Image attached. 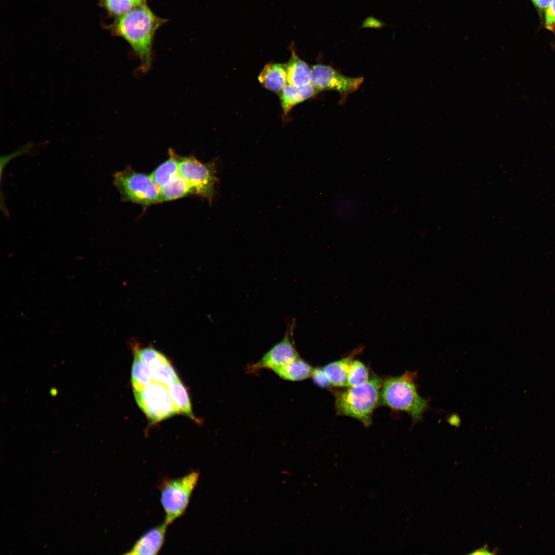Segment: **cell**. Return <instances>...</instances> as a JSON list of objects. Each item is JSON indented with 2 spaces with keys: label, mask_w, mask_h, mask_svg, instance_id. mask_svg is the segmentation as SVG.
<instances>
[{
  "label": "cell",
  "mask_w": 555,
  "mask_h": 555,
  "mask_svg": "<svg viewBox=\"0 0 555 555\" xmlns=\"http://www.w3.org/2000/svg\"><path fill=\"white\" fill-rule=\"evenodd\" d=\"M142 4H146V0H139Z\"/></svg>",
  "instance_id": "obj_31"
},
{
  "label": "cell",
  "mask_w": 555,
  "mask_h": 555,
  "mask_svg": "<svg viewBox=\"0 0 555 555\" xmlns=\"http://www.w3.org/2000/svg\"><path fill=\"white\" fill-rule=\"evenodd\" d=\"M290 47L291 57L286 64L287 82L289 84L297 87L311 84V68L298 57L293 45Z\"/></svg>",
  "instance_id": "obj_13"
},
{
  "label": "cell",
  "mask_w": 555,
  "mask_h": 555,
  "mask_svg": "<svg viewBox=\"0 0 555 555\" xmlns=\"http://www.w3.org/2000/svg\"><path fill=\"white\" fill-rule=\"evenodd\" d=\"M167 387L170 397L177 414L185 415L198 422L199 420L193 414L188 392L180 380L172 383Z\"/></svg>",
  "instance_id": "obj_14"
},
{
  "label": "cell",
  "mask_w": 555,
  "mask_h": 555,
  "mask_svg": "<svg viewBox=\"0 0 555 555\" xmlns=\"http://www.w3.org/2000/svg\"><path fill=\"white\" fill-rule=\"evenodd\" d=\"M170 157L161 164L152 173L151 177L157 186L160 188L178 173L180 157L170 150Z\"/></svg>",
  "instance_id": "obj_18"
},
{
  "label": "cell",
  "mask_w": 555,
  "mask_h": 555,
  "mask_svg": "<svg viewBox=\"0 0 555 555\" xmlns=\"http://www.w3.org/2000/svg\"><path fill=\"white\" fill-rule=\"evenodd\" d=\"M318 92L311 84L301 87L286 85L280 94L284 115L286 116L295 105L313 97Z\"/></svg>",
  "instance_id": "obj_12"
},
{
  "label": "cell",
  "mask_w": 555,
  "mask_h": 555,
  "mask_svg": "<svg viewBox=\"0 0 555 555\" xmlns=\"http://www.w3.org/2000/svg\"><path fill=\"white\" fill-rule=\"evenodd\" d=\"M104 5L109 13L118 17L137 6L130 0H104Z\"/></svg>",
  "instance_id": "obj_23"
},
{
  "label": "cell",
  "mask_w": 555,
  "mask_h": 555,
  "mask_svg": "<svg viewBox=\"0 0 555 555\" xmlns=\"http://www.w3.org/2000/svg\"><path fill=\"white\" fill-rule=\"evenodd\" d=\"M164 22V20L155 15L144 4L135 6L119 17L113 24L114 32L129 43L138 57L143 71L151 66L154 36Z\"/></svg>",
  "instance_id": "obj_1"
},
{
  "label": "cell",
  "mask_w": 555,
  "mask_h": 555,
  "mask_svg": "<svg viewBox=\"0 0 555 555\" xmlns=\"http://www.w3.org/2000/svg\"><path fill=\"white\" fill-rule=\"evenodd\" d=\"M294 324L288 326L281 341L267 351L261 359L248 367V371L254 373L262 369H273L283 366L300 357L293 340Z\"/></svg>",
  "instance_id": "obj_9"
},
{
  "label": "cell",
  "mask_w": 555,
  "mask_h": 555,
  "mask_svg": "<svg viewBox=\"0 0 555 555\" xmlns=\"http://www.w3.org/2000/svg\"><path fill=\"white\" fill-rule=\"evenodd\" d=\"M258 79L265 88L275 92L281 91L286 85V64L269 63L260 72Z\"/></svg>",
  "instance_id": "obj_11"
},
{
  "label": "cell",
  "mask_w": 555,
  "mask_h": 555,
  "mask_svg": "<svg viewBox=\"0 0 555 555\" xmlns=\"http://www.w3.org/2000/svg\"><path fill=\"white\" fill-rule=\"evenodd\" d=\"M381 378L373 376L360 385L348 387L335 394L338 414L355 418L365 426L371 423L373 413L380 403Z\"/></svg>",
  "instance_id": "obj_3"
},
{
  "label": "cell",
  "mask_w": 555,
  "mask_h": 555,
  "mask_svg": "<svg viewBox=\"0 0 555 555\" xmlns=\"http://www.w3.org/2000/svg\"><path fill=\"white\" fill-rule=\"evenodd\" d=\"M311 84L319 91L329 90L347 95L356 91L362 83L363 78L345 76L331 67L318 64L311 68Z\"/></svg>",
  "instance_id": "obj_8"
},
{
  "label": "cell",
  "mask_w": 555,
  "mask_h": 555,
  "mask_svg": "<svg viewBox=\"0 0 555 555\" xmlns=\"http://www.w3.org/2000/svg\"><path fill=\"white\" fill-rule=\"evenodd\" d=\"M153 381L168 386L180 380L175 369L167 358L150 367Z\"/></svg>",
  "instance_id": "obj_20"
},
{
  "label": "cell",
  "mask_w": 555,
  "mask_h": 555,
  "mask_svg": "<svg viewBox=\"0 0 555 555\" xmlns=\"http://www.w3.org/2000/svg\"><path fill=\"white\" fill-rule=\"evenodd\" d=\"M199 477V473L194 471L183 476L162 482L160 486V500L167 524H171L184 513Z\"/></svg>",
  "instance_id": "obj_4"
},
{
  "label": "cell",
  "mask_w": 555,
  "mask_h": 555,
  "mask_svg": "<svg viewBox=\"0 0 555 555\" xmlns=\"http://www.w3.org/2000/svg\"><path fill=\"white\" fill-rule=\"evenodd\" d=\"M131 381L133 391H140L153 382L150 367L134 355L131 371Z\"/></svg>",
  "instance_id": "obj_19"
},
{
  "label": "cell",
  "mask_w": 555,
  "mask_h": 555,
  "mask_svg": "<svg viewBox=\"0 0 555 555\" xmlns=\"http://www.w3.org/2000/svg\"><path fill=\"white\" fill-rule=\"evenodd\" d=\"M368 379V371L365 365L358 360L353 361L348 372L347 387L360 385Z\"/></svg>",
  "instance_id": "obj_22"
},
{
  "label": "cell",
  "mask_w": 555,
  "mask_h": 555,
  "mask_svg": "<svg viewBox=\"0 0 555 555\" xmlns=\"http://www.w3.org/2000/svg\"><path fill=\"white\" fill-rule=\"evenodd\" d=\"M168 524L164 523L147 531L125 554L138 555L157 554L164 542Z\"/></svg>",
  "instance_id": "obj_10"
},
{
  "label": "cell",
  "mask_w": 555,
  "mask_h": 555,
  "mask_svg": "<svg viewBox=\"0 0 555 555\" xmlns=\"http://www.w3.org/2000/svg\"><path fill=\"white\" fill-rule=\"evenodd\" d=\"M311 377L313 382L321 387L326 388L331 385L323 367L313 368Z\"/></svg>",
  "instance_id": "obj_25"
},
{
  "label": "cell",
  "mask_w": 555,
  "mask_h": 555,
  "mask_svg": "<svg viewBox=\"0 0 555 555\" xmlns=\"http://www.w3.org/2000/svg\"><path fill=\"white\" fill-rule=\"evenodd\" d=\"M554 0H532L534 5L540 9H546Z\"/></svg>",
  "instance_id": "obj_28"
},
{
  "label": "cell",
  "mask_w": 555,
  "mask_h": 555,
  "mask_svg": "<svg viewBox=\"0 0 555 555\" xmlns=\"http://www.w3.org/2000/svg\"><path fill=\"white\" fill-rule=\"evenodd\" d=\"M114 184L124 200L143 206L160 202L159 188L151 175L125 169L114 174Z\"/></svg>",
  "instance_id": "obj_5"
},
{
  "label": "cell",
  "mask_w": 555,
  "mask_h": 555,
  "mask_svg": "<svg viewBox=\"0 0 555 555\" xmlns=\"http://www.w3.org/2000/svg\"><path fill=\"white\" fill-rule=\"evenodd\" d=\"M33 147V144L29 143L19 148L15 152L5 156H3L1 158V178L2 177L3 171L6 165L12 159L17 156L22 155L30 152Z\"/></svg>",
  "instance_id": "obj_24"
},
{
  "label": "cell",
  "mask_w": 555,
  "mask_h": 555,
  "mask_svg": "<svg viewBox=\"0 0 555 555\" xmlns=\"http://www.w3.org/2000/svg\"><path fill=\"white\" fill-rule=\"evenodd\" d=\"M130 1H132V2H133V3H134V4H135L136 5H137V6H138V5H141V4H142V3H141V2H140V1H139V0H130Z\"/></svg>",
  "instance_id": "obj_30"
},
{
  "label": "cell",
  "mask_w": 555,
  "mask_h": 555,
  "mask_svg": "<svg viewBox=\"0 0 555 555\" xmlns=\"http://www.w3.org/2000/svg\"><path fill=\"white\" fill-rule=\"evenodd\" d=\"M133 354L150 367L167 358L163 353L152 346L140 347L137 344L134 346Z\"/></svg>",
  "instance_id": "obj_21"
},
{
  "label": "cell",
  "mask_w": 555,
  "mask_h": 555,
  "mask_svg": "<svg viewBox=\"0 0 555 555\" xmlns=\"http://www.w3.org/2000/svg\"><path fill=\"white\" fill-rule=\"evenodd\" d=\"M470 554H493V553L490 552L487 546H484L482 548L470 553Z\"/></svg>",
  "instance_id": "obj_29"
},
{
  "label": "cell",
  "mask_w": 555,
  "mask_h": 555,
  "mask_svg": "<svg viewBox=\"0 0 555 555\" xmlns=\"http://www.w3.org/2000/svg\"><path fill=\"white\" fill-rule=\"evenodd\" d=\"M351 356L328 364L323 367L331 385L347 386V378L350 364Z\"/></svg>",
  "instance_id": "obj_17"
},
{
  "label": "cell",
  "mask_w": 555,
  "mask_h": 555,
  "mask_svg": "<svg viewBox=\"0 0 555 555\" xmlns=\"http://www.w3.org/2000/svg\"><path fill=\"white\" fill-rule=\"evenodd\" d=\"M133 392L137 404L152 423L177 414L167 386L153 381L142 390Z\"/></svg>",
  "instance_id": "obj_6"
},
{
  "label": "cell",
  "mask_w": 555,
  "mask_h": 555,
  "mask_svg": "<svg viewBox=\"0 0 555 555\" xmlns=\"http://www.w3.org/2000/svg\"><path fill=\"white\" fill-rule=\"evenodd\" d=\"M190 194H194L192 188L187 181L177 173L166 183L159 188V200L160 202L170 201L183 197Z\"/></svg>",
  "instance_id": "obj_16"
},
{
  "label": "cell",
  "mask_w": 555,
  "mask_h": 555,
  "mask_svg": "<svg viewBox=\"0 0 555 555\" xmlns=\"http://www.w3.org/2000/svg\"><path fill=\"white\" fill-rule=\"evenodd\" d=\"M313 368L299 357L272 371L280 378L291 381H301L311 377Z\"/></svg>",
  "instance_id": "obj_15"
},
{
  "label": "cell",
  "mask_w": 555,
  "mask_h": 555,
  "mask_svg": "<svg viewBox=\"0 0 555 555\" xmlns=\"http://www.w3.org/2000/svg\"><path fill=\"white\" fill-rule=\"evenodd\" d=\"M416 376L415 372H406L387 378L382 383L379 402L392 409L406 412L414 422L421 419L429 404L428 400L417 392Z\"/></svg>",
  "instance_id": "obj_2"
},
{
  "label": "cell",
  "mask_w": 555,
  "mask_h": 555,
  "mask_svg": "<svg viewBox=\"0 0 555 555\" xmlns=\"http://www.w3.org/2000/svg\"><path fill=\"white\" fill-rule=\"evenodd\" d=\"M545 25L547 29L555 30V0L546 9Z\"/></svg>",
  "instance_id": "obj_26"
},
{
  "label": "cell",
  "mask_w": 555,
  "mask_h": 555,
  "mask_svg": "<svg viewBox=\"0 0 555 555\" xmlns=\"http://www.w3.org/2000/svg\"><path fill=\"white\" fill-rule=\"evenodd\" d=\"M178 173L191 186L194 194L212 200L218 180L213 163H202L193 156L180 157Z\"/></svg>",
  "instance_id": "obj_7"
},
{
  "label": "cell",
  "mask_w": 555,
  "mask_h": 555,
  "mask_svg": "<svg viewBox=\"0 0 555 555\" xmlns=\"http://www.w3.org/2000/svg\"><path fill=\"white\" fill-rule=\"evenodd\" d=\"M386 24L374 16L367 17L363 22L360 28H372L374 29H380L385 26Z\"/></svg>",
  "instance_id": "obj_27"
}]
</instances>
